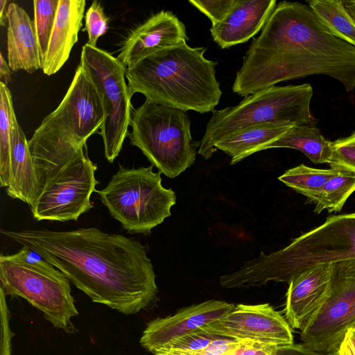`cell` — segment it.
I'll return each instance as SVG.
<instances>
[{
	"label": "cell",
	"mask_w": 355,
	"mask_h": 355,
	"mask_svg": "<svg viewBox=\"0 0 355 355\" xmlns=\"http://www.w3.org/2000/svg\"><path fill=\"white\" fill-rule=\"evenodd\" d=\"M236 304L210 300L184 308L173 315L159 318L148 323L140 344L151 353L230 312Z\"/></svg>",
	"instance_id": "obj_15"
},
{
	"label": "cell",
	"mask_w": 355,
	"mask_h": 355,
	"mask_svg": "<svg viewBox=\"0 0 355 355\" xmlns=\"http://www.w3.org/2000/svg\"><path fill=\"white\" fill-rule=\"evenodd\" d=\"M355 326V259L331 263L329 295L311 322L300 331L307 348L332 355Z\"/></svg>",
	"instance_id": "obj_12"
},
{
	"label": "cell",
	"mask_w": 355,
	"mask_h": 355,
	"mask_svg": "<svg viewBox=\"0 0 355 355\" xmlns=\"http://www.w3.org/2000/svg\"><path fill=\"white\" fill-rule=\"evenodd\" d=\"M205 47L187 42L147 56L126 68L130 96L199 113L212 112L222 91L216 77L217 62L205 58Z\"/></svg>",
	"instance_id": "obj_3"
},
{
	"label": "cell",
	"mask_w": 355,
	"mask_h": 355,
	"mask_svg": "<svg viewBox=\"0 0 355 355\" xmlns=\"http://www.w3.org/2000/svg\"><path fill=\"white\" fill-rule=\"evenodd\" d=\"M275 148L298 150L315 164H329L332 156L331 141L326 139L313 124L293 125L264 150Z\"/></svg>",
	"instance_id": "obj_22"
},
{
	"label": "cell",
	"mask_w": 355,
	"mask_h": 355,
	"mask_svg": "<svg viewBox=\"0 0 355 355\" xmlns=\"http://www.w3.org/2000/svg\"><path fill=\"white\" fill-rule=\"evenodd\" d=\"M355 259V212L329 216L320 226L295 239L286 247L244 263L238 270L223 275L225 288L291 281L307 269L324 263Z\"/></svg>",
	"instance_id": "obj_4"
},
{
	"label": "cell",
	"mask_w": 355,
	"mask_h": 355,
	"mask_svg": "<svg viewBox=\"0 0 355 355\" xmlns=\"http://www.w3.org/2000/svg\"><path fill=\"white\" fill-rule=\"evenodd\" d=\"M36 176L28 141L14 120L10 141V182L6 188L7 194L31 205L36 191Z\"/></svg>",
	"instance_id": "obj_20"
},
{
	"label": "cell",
	"mask_w": 355,
	"mask_h": 355,
	"mask_svg": "<svg viewBox=\"0 0 355 355\" xmlns=\"http://www.w3.org/2000/svg\"><path fill=\"white\" fill-rule=\"evenodd\" d=\"M216 336L277 347L294 344L291 327L268 303L236 304L224 317L200 328Z\"/></svg>",
	"instance_id": "obj_13"
},
{
	"label": "cell",
	"mask_w": 355,
	"mask_h": 355,
	"mask_svg": "<svg viewBox=\"0 0 355 355\" xmlns=\"http://www.w3.org/2000/svg\"><path fill=\"white\" fill-rule=\"evenodd\" d=\"M276 355H329L322 354L305 347L304 345L293 344L279 347Z\"/></svg>",
	"instance_id": "obj_36"
},
{
	"label": "cell",
	"mask_w": 355,
	"mask_h": 355,
	"mask_svg": "<svg viewBox=\"0 0 355 355\" xmlns=\"http://www.w3.org/2000/svg\"><path fill=\"white\" fill-rule=\"evenodd\" d=\"M331 168L355 173V132L350 136L331 141Z\"/></svg>",
	"instance_id": "obj_29"
},
{
	"label": "cell",
	"mask_w": 355,
	"mask_h": 355,
	"mask_svg": "<svg viewBox=\"0 0 355 355\" xmlns=\"http://www.w3.org/2000/svg\"><path fill=\"white\" fill-rule=\"evenodd\" d=\"M7 8L8 65L13 71L33 73L42 68L34 22L18 4L10 3Z\"/></svg>",
	"instance_id": "obj_19"
},
{
	"label": "cell",
	"mask_w": 355,
	"mask_h": 355,
	"mask_svg": "<svg viewBox=\"0 0 355 355\" xmlns=\"http://www.w3.org/2000/svg\"><path fill=\"white\" fill-rule=\"evenodd\" d=\"M59 0H34V24L43 67L54 27Z\"/></svg>",
	"instance_id": "obj_27"
},
{
	"label": "cell",
	"mask_w": 355,
	"mask_h": 355,
	"mask_svg": "<svg viewBox=\"0 0 355 355\" xmlns=\"http://www.w3.org/2000/svg\"><path fill=\"white\" fill-rule=\"evenodd\" d=\"M1 309V355L11 354V338L12 334L8 325V309L5 300L6 294L0 286Z\"/></svg>",
	"instance_id": "obj_34"
},
{
	"label": "cell",
	"mask_w": 355,
	"mask_h": 355,
	"mask_svg": "<svg viewBox=\"0 0 355 355\" xmlns=\"http://www.w3.org/2000/svg\"><path fill=\"white\" fill-rule=\"evenodd\" d=\"M153 166L137 168L119 165L107 186L96 190L110 215L129 233H149L171 216L176 196L162 184Z\"/></svg>",
	"instance_id": "obj_10"
},
{
	"label": "cell",
	"mask_w": 355,
	"mask_h": 355,
	"mask_svg": "<svg viewBox=\"0 0 355 355\" xmlns=\"http://www.w3.org/2000/svg\"><path fill=\"white\" fill-rule=\"evenodd\" d=\"M354 327H355V326Z\"/></svg>",
	"instance_id": "obj_40"
},
{
	"label": "cell",
	"mask_w": 355,
	"mask_h": 355,
	"mask_svg": "<svg viewBox=\"0 0 355 355\" xmlns=\"http://www.w3.org/2000/svg\"><path fill=\"white\" fill-rule=\"evenodd\" d=\"M308 6L335 37L355 46V21L340 0H311Z\"/></svg>",
	"instance_id": "obj_23"
},
{
	"label": "cell",
	"mask_w": 355,
	"mask_h": 355,
	"mask_svg": "<svg viewBox=\"0 0 355 355\" xmlns=\"http://www.w3.org/2000/svg\"><path fill=\"white\" fill-rule=\"evenodd\" d=\"M312 96L309 84L274 85L245 96L235 106L214 110L198 153L209 159L216 151L217 143L257 125L273 122L313 124L310 109Z\"/></svg>",
	"instance_id": "obj_6"
},
{
	"label": "cell",
	"mask_w": 355,
	"mask_h": 355,
	"mask_svg": "<svg viewBox=\"0 0 355 355\" xmlns=\"http://www.w3.org/2000/svg\"><path fill=\"white\" fill-rule=\"evenodd\" d=\"M339 171L331 168H311L302 164L287 170L278 179L313 202L324 184Z\"/></svg>",
	"instance_id": "obj_24"
},
{
	"label": "cell",
	"mask_w": 355,
	"mask_h": 355,
	"mask_svg": "<svg viewBox=\"0 0 355 355\" xmlns=\"http://www.w3.org/2000/svg\"><path fill=\"white\" fill-rule=\"evenodd\" d=\"M85 149L71 155L31 156L37 184L30 207L36 220H77L93 207L97 166Z\"/></svg>",
	"instance_id": "obj_5"
},
{
	"label": "cell",
	"mask_w": 355,
	"mask_h": 355,
	"mask_svg": "<svg viewBox=\"0 0 355 355\" xmlns=\"http://www.w3.org/2000/svg\"><path fill=\"white\" fill-rule=\"evenodd\" d=\"M10 80L11 69L2 53H0V83L7 85Z\"/></svg>",
	"instance_id": "obj_37"
},
{
	"label": "cell",
	"mask_w": 355,
	"mask_h": 355,
	"mask_svg": "<svg viewBox=\"0 0 355 355\" xmlns=\"http://www.w3.org/2000/svg\"><path fill=\"white\" fill-rule=\"evenodd\" d=\"M343 4L355 21V0H345Z\"/></svg>",
	"instance_id": "obj_39"
},
{
	"label": "cell",
	"mask_w": 355,
	"mask_h": 355,
	"mask_svg": "<svg viewBox=\"0 0 355 355\" xmlns=\"http://www.w3.org/2000/svg\"><path fill=\"white\" fill-rule=\"evenodd\" d=\"M1 233L40 254L94 302L130 315L156 299L153 266L137 240L96 227Z\"/></svg>",
	"instance_id": "obj_1"
},
{
	"label": "cell",
	"mask_w": 355,
	"mask_h": 355,
	"mask_svg": "<svg viewBox=\"0 0 355 355\" xmlns=\"http://www.w3.org/2000/svg\"><path fill=\"white\" fill-rule=\"evenodd\" d=\"M79 64L101 98L104 120L99 134L105 157L112 163L128 135L132 117L131 96L125 80L126 67L117 58L87 43L82 48Z\"/></svg>",
	"instance_id": "obj_11"
},
{
	"label": "cell",
	"mask_w": 355,
	"mask_h": 355,
	"mask_svg": "<svg viewBox=\"0 0 355 355\" xmlns=\"http://www.w3.org/2000/svg\"><path fill=\"white\" fill-rule=\"evenodd\" d=\"M0 186L7 188L10 182L11 133L17 117L11 92L2 83H0Z\"/></svg>",
	"instance_id": "obj_25"
},
{
	"label": "cell",
	"mask_w": 355,
	"mask_h": 355,
	"mask_svg": "<svg viewBox=\"0 0 355 355\" xmlns=\"http://www.w3.org/2000/svg\"><path fill=\"white\" fill-rule=\"evenodd\" d=\"M104 120L98 93L80 64L64 98L28 141L31 154H75Z\"/></svg>",
	"instance_id": "obj_9"
},
{
	"label": "cell",
	"mask_w": 355,
	"mask_h": 355,
	"mask_svg": "<svg viewBox=\"0 0 355 355\" xmlns=\"http://www.w3.org/2000/svg\"><path fill=\"white\" fill-rule=\"evenodd\" d=\"M6 4L7 1L0 0V24L2 26H5L6 21H8Z\"/></svg>",
	"instance_id": "obj_38"
},
{
	"label": "cell",
	"mask_w": 355,
	"mask_h": 355,
	"mask_svg": "<svg viewBox=\"0 0 355 355\" xmlns=\"http://www.w3.org/2000/svg\"><path fill=\"white\" fill-rule=\"evenodd\" d=\"M218 336L200 328L155 349L152 353L154 355H183L204 349Z\"/></svg>",
	"instance_id": "obj_28"
},
{
	"label": "cell",
	"mask_w": 355,
	"mask_h": 355,
	"mask_svg": "<svg viewBox=\"0 0 355 355\" xmlns=\"http://www.w3.org/2000/svg\"><path fill=\"white\" fill-rule=\"evenodd\" d=\"M322 74L355 89V46L334 36L311 8L299 2L276 5L243 57L232 85L245 97L275 84Z\"/></svg>",
	"instance_id": "obj_2"
},
{
	"label": "cell",
	"mask_w": 355,
	"mask_h": 355,
	"mask_svg": "<svg viewBox=\"0 0 355 355\" xmlns=\"http://www.w3.org/2000/svg\"><path fill=\"white\" fill-rule=\"evenodd\" d=\"M332 355H355V327L347 330L337 350Z\"/></svg>",
	"instance_id": "obj_35"
},
{
	"label": "cell",
	"mask_w": 355,
	"mask_h": 355,
	"mask_svg": "<svg viewBox=\"0 0 355 355\" xmlns=\"http://www.w3.org/2000/svg\"><path fill=\"white\" fill-rule=\"evenodd\" d=\"M241 340L218 336L204 349L183 355H221L237 346Z\"/></svg>",
	"instance_id": "obj_33"
},
{
	"label": "cell",
	"mask_w": 355,
	"mask_h": 355,
	"mask_svg": "<svg viewBox=\"0 0 355 355\" xmlns=\"http://www.w3.org/2000/svg\"><path fill=\"white\" fill-rule=\"evenodd\" d=\"M279 347L252 340L241 343L221 355H276Z\"/></svg>",
	"instance_id": "obj_32"
},
{
	"label": "cell",
	"mask_w": 355,
	"mask_h": 355,
	"mask_svg": "<svg viewBox=\"0 0 355 355\" xmlns=\"http://www.w3.org/2000/svg\"><path fill=\"white\" fill-rule=\"evenodd\" d=\"M331 263L315 266L288 284L284 309L291 328L302 331L314 318L329 293Z\"/></svg>",
	"instance_id": "obj_16"
},
{
	"label": "cell",
	"mask_w": 355,
	"mask_h": 355,
	"mask_svg": "<svg viewBox=\"0 0 355 355\" xmlns=\"http://www.w3.org/2000/svg\"><path fill=\"white\" fill-rule=\"evenodd\" d=\"M130 125V144L166 177L193 164L200 142L192 139L187 111L146 100L134 110Z\"/></svg>",
	"instance_id": "obj_8"
},
{
	"label": "cell",
	"mask_w": 355,
	"mask_h": 355,
	"mask_svg": "<svg viewBox=\"0 0 355 355\" xmlns=\"http://www.w3.org/2000/svg\"><path fill=\"white\" fill-rule=\"evenodd\" d=\"M86 1L59 0L54 27L50 37L42 71L47 76L57 73L67 61L78 40Z\"/></svg>",
	"instance_id": "obj_18"
},
{
	"label": "cell",
	"mask_w": 355,
	"mask_h": 355,
	"mask_svg": "<svg viewBox=\"0 0 355 355\" xmlns=\"http://www.w3.org/2000/svg\"><path fill=\"white\" fill-rule=\"evenodd\" d=\"M355 191V173L340 171L322 187L313 202L314 212L320 214L326 209L329 212L341 211L347 198Z\"/></svg>",
	"instance_id": "obj_26"
},
{
	"label": "cell",
	"mask_w": 355,
	"mask_h": 355,
	"mask_svg": "<svg viewBox=\"0 0 355 355\" xmlns=\"http://www.w3.org/2000/svg\"><path fill=\"white\" fill-rule=\"evenodd\" d=\"M188 39L184 24L172 12L162 10L130 33L117 59L127 68L156 52L186 43Z\"/></svg>",
	"instance_id": "obj_14"
},
{
	"label": "cell",
	"mask_w": 355,
	"mask_h": 355,
	"mask_svg": "<svg viewBox=\"0 0 355 355\" xmlns=\"http://www.w3.org/2000/svg\"><path fill=\"white\" fill-rule=\"evenodd\" d=\"M1 287L6 295L21 297L41 311L53 325L68 333L78 315L69 279L35 251L23 246L0 256Z\"/></svg>",
	"instance_id": "obj_7"
},
{
	"label": "cell",
	"mask_w": 355,
	"mask_h": 355,
	"mask_svg": "<svg viewBox=\"0 0 355 355\" xmlns=\"http://www.w3.org/2000/svg\"><path fill=\"white\" fill-rule=\"evenodd\" d=\"M295 125L286 122L266 123L242 130L219 141L216 150H220L232 157L235 164L247 157L263 150Z\"/></svg>",
	"instance_id": "obj_21"
},
{
	"label": "cell",
	"mask_w": 355,
	"mask_h": 355,
	"mask_svg": "<svg viewBox=\"0 0 355 355\" xmlns=\"http://www.w3.org/2000/svg\"><path fill=\"white\" fill-rule=\"evenodd\" d=\"M276 5L275 0H236L223 20L211 24L213 40L221 49L246 42L262 30Z\"/></svg>",
	"instance_id": "obj_17"
},
{
	"label": "cell",
	"mask_w": 355,
	"mask_h": 355,
	"mask_svg": "<svg viewBox=\"0 0 355 355\" xmlns=\"http://www.w3.org/2000/svg\"><path fill=\"white\" fill-rule=\"evenodd\" d=\"M235 2L236 0H189V3L205 15L212 24L221 22Z\"/></svg>",
	"instance_id": "obj_31"
},
{
	"label": "cell",
	"mask_w": 355,
	"mask_h": 355,
	"mask_svg": "<svg viewBox=\"0 0 355 355\" xmlns=\"http://www.w3.org/2000/svg\"><path fill=\"white\" fill-rule=\"evenodd\" d=\"M85 26L83 30L87 32L88 42L96 46L98 38L108 30L109 18L105 15L103 8L97 1H94L86 12Z\"/></svg>",
	"instance_id": "obj_30"
}]
</instances>
